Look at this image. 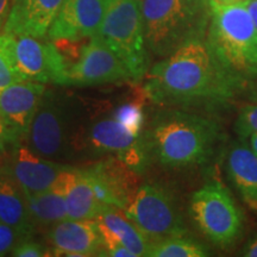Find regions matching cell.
Instances as JSON below:
<instances>
[{
	"label": "cell",
	"mask_w": 257,
	"mask_h": 257,
	"mask_svg": "<svg viewBox=\"0 0 257 257\" xmlns=\"http://www.w3.org/2000/svg\"><path fill=\"white\" fill-rule=\"evenodd\" d=\"M234 131L239 141L250 135L257 134V101L246 102L238 108V113L234 120Z\"/></svg>",
	"instance_id": "cell-26"
},
{
	"label": "cell",
	"mask_w": 257,
	"mask_h": 257,
	"mask_svg": "<svg viewBox=\"0 0 257 257\" xmlns=\"http://www.w3.org/2000/svg\"><path fill=\"white\" fill-rule=\"evenodd\" d=\"M225 170L240 200L257 212V154L242 141L233 142L225 156Z\"/></svg>",
	"instance_id": "cell-18"
},
{
	"label": "cell",
	"mask_w": 257,
	"mask_h": 257,
	"mask_svg": "<svg viewBox=\"0 0 257 257\" xmlns=\"http://www.w3.org/2000/svg\"><path fill=\"white\" fill-rule=\"evenodd\" d=\"M125 81H133L125 64L104 43L91 37L67 70L64 87H92Z\"/></svg>",
	"instance_id": "cell-10"
},
{
	"label": "cell",
	"mask_w": 257,
	"mask_h": 257,
	"mask_svg": "<svg viewBox=\"0 0 257 257\" xmlns=\"http://www.w3.org/2000/svg\"><path fill=\"white\" fill-rule=\"evenodd\" d=\"M249 95H250V98H251L253 101H257V83L251 88V91H250Z\"/></svg>",
	"instance_id": "cell-36"
},
{
	"label": "cell",
	"mask_w": 257,
	"mask_h": 257,
	"mask_svg": "<svg viewBox=\"0 0 257 257\" xmlns=\"http://www.w3.org/2000/svg\"><path fill=\"white\" fill-rule=\"evenodd\" d=\"M143 140L150 163L186 170L208 165L223 148L225 133L206 114L161 107L144 126Z\"/></svg>",
	"instance_id": "cell-2"
},
{
	"label": "cell",
	"mask_w": 257,
	"mask_h": 257,
	"mask_svg": "<svg viewBox=\"0 0 257 257\" xmlns=\"http://www.w3.org/2000/svg\"><path fill=\"white\" fill-rule=\"evenodd\" d=\"M99 256H111V257H136V255L127 249L126 246L121 245L115 242H104V248H102Z\"/></svg>",
	"instance_id": "cell-29"
},
{
	"label": "cell",
	"mask_w": 257,
	"mask_h": 257,
	"mask_svg": "<svg viewBox=\"0 0 257 257\" xmlns=\"http://www.w3.org/2000/svg\"><path fill=\"white\" fill-rule=\"evenodd\" d=\"M111 114L114 119H117L134 134H143L146 126V115L143 110V101L140 98L121 102L113 111H111Z\"/></svg>",
	"instance_id": "cell-25"
},
{
	"label": "cell",
	"mask_w": 257,
	"mask_h": 257,
	"mask_svg": "<svg viewBox=\"0 0 257 257\" xmlns=\"http://www.w3.org/2000/svg\"><path fill=\"white\" fill-rule=\"evenodd\" d=\"M144 37L152 55L163 59L189 42L205 41L210 0H141Z\"/></svg>",
	"instance_id": "cell-5"
},
{
	"label": "cell",
	"mask_w": 257,
	"mask_h": 257,
	"mask_svg": "<svg viewBox=\"0 0 257 257\" xmlns=\"http://www.w3.org/2000/svg\"><path fill=\"white\" fill-rule=\"evenodd\" d=\"M10 147L11 146L8 143V141L0 135V168H2L3 165H4L6 157H8Z\"/></svg>",
	"instance_id": "cell-32"
},
{
	"label": "cell",
	"mask_w": 257,
	"mask_h": 257,
	"mask_svg": "<svg viewBox=\"0 0 257 257\" xmlns=\"http://www.w3.org/2000/svg\"><path fill=\"white\" fill-rule=\"evenodd\" d=\"M210 255V250L188 234L173 236L157 240L150 246L149 257H205Z\"/></svg>",
	"instance_id": "cell-23"
},
{
	"label": "cell",
	"mask_w": 257,
	"mask_h": 257,
	"mask_svg": "<svg viewBox=\"0 0 257 257\" xmlns=\"http://www.w3.org/2000/svg\"><path fill=\"white\" fill-rule=\"evenodd\" d=\"M93 37L113 51L134 82L144 80L150 69V53L144 37L141 0H113Z\"/></svg>",
	"instance_id": "cell-6"
},
{
	"label": "cell",
	"mask_w": 257,
	"mask_h": 257,
	"mask_svg": "<svg viewBox=\"0 0 257 257\" xmlns=\"http://www.w3.org/2000/svg\"><path fill=\"white\" fill-rule=\"evenodd\" d=\"M244 4H245V6L250 11V14H251L253 21H255L256 27H257V0H246Z\"/></svg>",
	"instance_id": "cell-33"
},
{
	"label": "cell",
	"mask_w": 257,
	"mask_h": 257,
	"mask_svg": "<svg viewBox=\"0 0 257 257\" xmlns=\"http://www.w3.org/2000/svg\"><path fill=\"white\" fill-rule=\"evenodd\" d=\"M27 198L29 211L35 227H50L54 224L68 218L61 175L56 184L48 191L38 193L36 195H29Z\"/></svg>",
	"instance_id": "cell-22"
},
{
	"label": "cell",
	"mask_w": 257,
	"mask_h": 257,
	"mask_svg": "<svg viewBox=\"0 0 257 257\" xmlns=\"http://www.w3.org/2000/svg\"><path fill=\"white\" fill-rule=\"evenodd\" d=\"M218 3H223V4H244L246 0H216Z\"/></svg>",
	"instance_id": "cell-35"
},
{
	"label": "cell",
	"mask_w": 257,
	"mask_h": 257,
	"mask_svg": "<svg viewBox=\"0 0 257 257\" xmlns=\"http://www.w3.org/2000/svg\"><path fill=\"white\" fill-rule=\"evenodd\" d=\"M21 239H23V237L17 230L0 221V256L11 253Z\"/></svg>",
	"instance_id": "cell-28"
},
{
	"label": "cell",
	"mask_w": 257,
	"mask_h": 257,
	"mask_svg": "<svg viewBox=\"0 0 257 257\" xmlns=\"http://www.w3.org/2000/svg\"><path fill=\"white\" fill-rule=\"evenodd\" d=\"M68 166V163L44 159L24 142H17L10 147L0 172L12 176L29 197L53 187Z\"/></svg>",
	"instance_id": "cell-12"
},
{
	"label": "cell",
	"mask_w": 257,
	"mask_h": 257,
	"mask_svg": "<svg viewBox=\"0 0 257 257\" xmlns=\"http://www.w3.org/2000/svg\"><path fill=\"white\" fill-rule=\"evenodd\" d=\"M14 43V35H0V92L16 82L25 81L16 64Z\"/></svg>",
	"instance_id": "cell-24"
},
{
	"label": "cell",
	"mask_w": 257,
	"mask_h": 257,
	"mask_svg": "<svg viewBox=\"0 0 257 257\" xmlns=\"http://www.w3.org/2000/svg\"><path fill=\"white\" fill-rule=\"evenodd\" d=\"M144 80L147 99L160 107L219 112L248 93L220 66L206 40L189 42L161 59Z\"/></svg>",
	"instance_id": "cell-1"
},
{
	"label": "cell",
	"mask_w": 257,
	"mask_h": 257,
	"mask_svg": "<svg viewBox=\"0 0 257 257\" xmlns=\"http://www.w3.org/2000/svg\"><path fill=\"white\" fill-rule=\"evenodd\" d=\"M242 142H244L245 144H248V146L251 148L253 152L257 154V134L250 135V136H248L246 138H244V140H242Z\"/></svg>",
	"instance_id": "cell-34"
},
{
	"label": "cell",
	"mask_w": 257,
	"mask_h": 257,
	"mask_svg": "<svg viewBox=\"0 0 257 257\" xmlns=\"http://www.w3.org/2000/svg\"><path fill=\"white\" fill-rule=\"evenodd\" d=\"M104 242H115L130 249L136 257L148 256L152 242L138 227L120 213L119 208L105 205L94 218Z\"/></svg>",
	"instance_id": "cell-19"
},
{
	"label": "cell",
	"mask_w": 257,
	"mask_h": 257,
	"mask_svg": "<svg viewBox=\"0 0 257 257\" xmlns=\"http://www.w3.org/2000/svg\"><path fill=\"white\" fill-rule=\"evenodd\" d=\"M206 42L220 66L250 93L257 83V27L245 4L210 0Z\"/></svg>",
	"instance_id": "cell-4"
},
{
	"label": "cell",
	"mask_w": 257,
	"mask_h": 257,
	"mask_svg": "<svg viewBox=\"0 0 257 257\" xmlns=\"http://www.w3.org/2000/svg\"><path fill=\"white\" fill-rule=\"evenodd\" d=\"M46 89L44 83L19 81L0 92V118L23 142Z\"/></svg>",
	"instance_id": "cell-16"
},
{
	"label": "cell",
	"mask_w": 257,
	"mask_h": 257,
	"mask_svg": "<svg viewBox=\"0 0 257 257\" xmlns=\"http://www.w3.org/2000/svg\"><path fill=\"white\" fill-rule=\"evenodd\" d=\"M51 256H99L104 240L94 219H63L48 230Z\"/></svg>",
	"instance_id": "cell-15"
},
{
	"label": "cell",
	"mask_w": 257,
	"mask_h": 257,
	"mask_svg": "<svg viewBox=\"0 0 257 257\" xmlns=\"http://www.w3.org/2000/svg\"><path fill=\"white\" fill-rule=\"evenodd\" d=\"M0 221L17 230L23 238L32 237L36 229L27 195L15 179L4 172H0Z\"/></svg>",
	"instance_id": "cell-21"
},
{
	"label": "cell",
	"mask_w": 257,
	"mask_h": 257,
	"mask_svg": "<svg viewBox=\"0 0 257 257\" xmlns=\"http://www.w3.org/2000/svg\"><path fill=\"white\" fill-rule=\"evenodd\" d=\"M86 170L98 201L121 211L125 210L141 186L140 173L115 156L98 161Z\"/></svg>",
	"instance_id": "cell-13"
},
{
	"label": "cell",
	"mask_w": 257,
	"mask_h": 257,
	"mask_svg": "<svg viewBox=\"0 0 257 257\" xmlns=\"http://www.w3.org/2000/svg\"><path fill=\"white\" fill-rule=\"evenodd\" d=\"M64 0H11L5 34L41 38L48 36Z\"/></svg>",
	"instance_id": "cell-17"
},
{
	"label": "cell",
	"mask_w": 257,
	"mask_h": 257,
	"mask_svg": "<svg viewBox=\"0 0 257 257\" xmlns=\"http://www.w3.org/2000/svg\"><path fill=\"white\" fill-rule=\"evenodd\" d=\"M14 50L16 64L25 81L54 83L63 87L70 63L55 42L15 36Z\"/></svg>",
	"instance_id": "cell-11"
},
{
	"label": "cell",
	"mask_w": 257,
	"mask_h": 257,
	"mask_svg": "<svg viewBox=\"0 0 257 257\" xmlns=\"http://www.w3.org/2000/svg\"><path fill=\"white\" fill-rule=\"evenodd\" d=\"M69 219H94L102 206L98 201L87 170L68 166L61 174Z\"/></svg>",
	"instance_id": "cell-20"
},
{
	"label": "cell",
	"mask_w": 257,
	"mask_h": 257,
	"mask_svg": "<svg viewBox=\"0 0 257 257\" xmlns=\"http://www.w3.org/2000/svg\"><path fill=\"white\" fill-rule=\"evenodd\" d=\"M104 155L118 157L137 173H142L150 165L143 134H134L111 113L91 115L83 141V159Z\"/></svg>",
	"instance_id": "cell-9"
},
{
	"label": "cell",
	"mask_w": 257,
	"mask_h": 257,
	"mask_svg": "<svg viewBox=\"0 0 257 257\" xmlns=\"http://www.w3.org/2000/svg\"><path fill=\"white\" fill-rule=\"evenodd\" d=\"M89 119L81 99L47 88L24 143L40 156L56 162L83 159V141Z\"/></svg>",
	"instance_id": "cell-3"
},
{
	"label": "cell",
	"mask_w": 257,
	"mask_h": 257,
	"mask_svg": "<svg viewBox=\"0 0 257 257\" xmlns=\"http://www.w3.org/2000/svg\"><path fill=\"white\" fill-rule=\"evenodd\" d=\"M10 255L16 257H44L51 256V250L32 239V237H27L19 240Z\"/></svg>",
	"instance_id": "cell-27"
},
{
	"label": "cell",
	"mask_w": 257,
	"mask_h": 257,
	"mask_svg": "<svg viewBox=\"0 0 257 257\" xmlns=\"http://www.w3.org/2000/svg\"><path fill=\"white\" fill-rule=\"evenodd\" d=\"M123 212L152 244L168 237L188 234L175 195L161 184L141 185Z\"/></svg>",
	"instance_id": "cell-8"
},
{
	"label": "cell",
	"mask_w": 257,
	"mask_h": 257,
	"mask_svg": "<svg viewBox=\"0 0 257 257\" xmlns=\"http://www.w3.org/2000/svg\"><path fill=\"white\" fill-rule=\"evenodd\" d=\"M10 10H11V0H0V35L4 31Z\"/></svg>",
	"instance_id": "cell-31"
},
{
	"label": "cell",
	"mask_w": 257,
	"mask_h": 257,
	"mask_svg": "<svg viewBox=\"0 0 257 257\" xmlns=\"http://www.w3.org/2000/svg\"><path fill=\"white\" fill-rule=\"evenodd\" d=\"M239 255L244 257H257V233L246 240Z\"/></svg>",
	"instance_id": "cell-30"
},
{
	"label": "cell",
	"mask_w": 257,
	"mask_h": 257,
	"mask_svg": "<svg viewBox=\"0 0 257 257\" xmlns=\"http://www.w3.org/2000/svg\"><path fill=\"white\" fill-rule=\"evenodd\" d=\"M189 214L207 240L220 249H229L243 234L244 214L230 189L212 179L192 194Z\"/></svg>",
	"instance_id": "cell-7"
},
{
	"label": "cell",
	"mask_w": 257,
	"mask_h": 257,
	"mask_svg": "<svg viewBox=\"0 0 257 257\" xmlns=\"http://www.w3.org/2000/svg\"><path fill=\"white\" fill-rule=\"evenodd\" d=\"M112 3L113 0H64L47 37L53 42H80L93 37Z\"/></svg>",
	"instance_id": "cell-14"
}]
</instances>
